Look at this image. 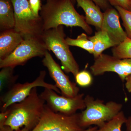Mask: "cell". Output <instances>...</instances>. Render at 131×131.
Here are the masks:
<instances>
[{
	"instance_id": "cell-19",
	"label": "cell",
	"mask_w": 131,
	"mask_h": 131,
	"mask_svg": "<svg viewBox=\"0 0 131 131\" xmlns=\"http://www.w3.org/2000/svg\"><path fill=\"white\" fill-rule=\"evenodd\" d=\"M86 34L83 33L78 36L75 39L67 37L66 41L67 44L70 46H76L84 49L89 53L93 54L94 51V44L89 40Z\"/></svg>"
},
{
	"instance_id": "cell-25",
	"label": "cell",
	"mask_w": 131,
	"mask_h": 131,
	"mask_svg": "<svg viewBox=\"0 0 131 131\" xmlns=\"http://www.w3.org/2000/svg\"><path fill=\"white\" fill-rule=\"evenodd\" d=\"M73 3L75 2L76 0H71ZM95 4L103 9L106 10L108 8H109V6L107 0H91Z\"/></svg>"
},
{
	"instance_id": "cell-31",
	"label": "cell",
	"mask_w": 131,
	"mask_h": 131,
	"mask_svg": "<svg viewBox=\"0 0 131 131\" xmlns=\"http://www.w3.org/2000/svg\"><path fill=\"white\" fill-rule=\"evenodd\" d=\"M29 131L28 130H26V129H24L23 128V129H21V130H19L17 131Z\"/></svg>"
},
{
	"instance_id": "cell-11",
	"label": "cell",
	"mask_w": 131,
	"mask_h": 131,
	"mask_svg": "<svg viewBox=\"0 0 131 131\" xmlns=\"http://www.w3.org/2000/svg\"><path fill=\"white\" fill-rule=\"evenodd\" d=\"M42 62L47 68L50 76L55 82V85L61 91L62 95L73 98L79 94L80 89L76 83L70 81L48 51L46 52Z\"/></svg>"
},
{
	"instance_id": "cell-13",
	"label": "cell",
	"mask_w": 131,
	"mask_h": 131,
	"mask_svg": "<svg viewBox=\"0 0 131 131\" xmlns=\"http://www.w3.org/2000/svg\"><path fill=\"white\" fill-rule=\"evenodd\" d=\"M24 40L14 28L2 31L0 35V59L9 56Z\"/></svg>"
},
{
	"instance_id": "cell-20",
	"label": "cell",
	"mask_w": 131,
	"mask_h": 131,
	"mask_svg": "<svg viewBox=\"0 0 131 131\" xmlns=\"http://www.w3.org/2000/svg\"><path fill=\"white\" fill-rule=\"evenodd\" d=\"M113 56L120 59H131V39L127 37L112 50Z\"/></svg>"
},
{
	"instance_id": "cell-12",
	"label": "cell",
	"mask_w": 131,
	"mask_h": 131,
	"mask_svg": "<svg viewBox=\"0 0 131 131\" xmlns=\"http://www.w3.org/2000/svg\"><path fill=\"white\" fill-rule=\"evenodd\" d=\"M119 14L117 9L108 8L103 13L101 30L105 32L115 46L123 42L127 38L119 21Z\"/></svg>"
},
{
	"instance_id": "cell-21",
	"label": "cell",
	"mask_w": 131,
	"mask_h": 131,
	"mask_svg": "<svg viewBox=\"0 0 131 131\" xmlns=\"http://www.w3.org/2000/svg\"><path fill=\"white\" fill-rule=\"evenodd\" d=\"M114 7L122 19L127 37L131 39V11L118 6H115Z\"/></svg>"
},
{
	"instance_id": "cell-10",
	"label": "cell",
	"mask_w": 131,
	"mask_h": 131,
	"mask_svg": "<svg viewBox=\"0 0 131 131\" xmlns=\"http://www.w3.org/2000/svg\"><path fill=\"white\" fill-rule=\"evenodd\" d=\"M91 73L95 76L107 72L117 73L122 82L131 75V59H120L113 56L102 54L95 59L94 62L90 67Z\"/></svg>"
},
{
	"instance_id": "cell-23",
	"label": "cell",
	"mask_w": 131,
	"mask_h": 131,
	"mask_svg": "<svg viewBox=\"0 0 131 131\" xmlns=\"http://www.w3.org/2000/svg\"><path fill=\"white\" fill-rule=\"evenodd\" d=\"M28 1L33 13L37 17H40L39 12L42 8L41 0H28Z\"/></svg>"
},
{
	"instance_id": "cell-27",
	"label": "cell",
	"mask_w": 131,
	"mask_h": 131,
	"mask_svg": "<svg viewBox=\"0 0 131 131\" xmlns=\"http://www.w3.org/2000/svg\"><path fill=\"white\" fill-rule=\"evenodd\" d=\"M125 81L126 88L127 91L131 93V75L126 77Z\"/></svg>"
},
{
	"instance_id": "cell-9",
	"label": "cell",
	"mask_w": 131,
	"mask_h": 131,
	"mask_svg": "<svg viewBox=\"0 0 131 131\" xmlns=\"http://www.w3.org/2000/svg\"><path fill=\"white\" fill-rule=\"evenodd\" d=\"M39 95L48 107L55 112L72 115L78 110H84L86 108L83 93L70 98L59 95L53 90L45 88Z\"/></svg>"
},
{
	"instance_id": "cell-4",
	"label": "cell",
	"mask_w": 131,
	"mask_h": 131,
	"mask_svg": "<svg viewBox=\"0 0 131 131\" xmlns=\"http://www.w3.org/2000/svg\"><path fill=\"white\" fill-rule=\"evenodd\" d=\"M63 26L44 31L41 39L47 50L51 51L61 61L64 72L76 76L80 71L79 66L75 60L66 41Z\"/></svg>"
},
{
	"instance_id": "cell-29",
	"label": "cell",
	"mask_w": 131,
	"mask_h": 131,
	"mask_svg": "<svg viewBox=\"0 0 131 131\" xmlns=\"http://www.w3.org/2000/svg\"><path fill=\"white\" fill-rule=\"evenodd\" d=\"M0 131H14L12 128L7 125H5L0 127Z\"/></svg>"
},
{
	"instance_id": "cell-26",
	"label": "cell",
	"mask_w": 131,
	"mask_h": 131,
	"mask_svg": "<svg viewBox=\"0 0 131 131\" xmlns=\"http://www.w3.org/2000/svg\"><path fill=\"white\" fill-rule=\"evenodd\" d=\"M9 110L8 108L5 112H1L0 113V127L5 125V122L9 115Z\"/></svg>"
},
{
	"instance_id": "cell-28",
	"label": "cell",
	"mask_w": 131,
	"mask_h": 131,
	"mask_svg": "<svg viewBox=\"0 0 131 131\" xmlns=\"http://www.w3.org/2000/svg\"><path fill=\"white\" fill-rule=\"evenodd\" d=\"M125 124L126 126V131H131V116L127 119L126 122Z\"/></svg>"
},
{
	"instance_id": "cell-1",
	"label": "cell",
	"mask_w": 131,
	"mask_h": 131,
	"mask_svg": "<svg viewBox=\"0 0 131 131\" xmlns=\"http://www.w3.org/2000/svg\"><path fill=\"white\" fill-rule=\"evenodd\" d=\"M40 16L44 31L65 25L79 27L88 34L93 32L85 17L77 12L71 0H47L42 6Z\"/></svg>"
},
{
	"instance_id": "cell-17",
	"label": "cell",
	"mask_w": 131,
	"mask_h": 131,
	"mask_svg": "<svg viewBox=\"0 0 131 131\" xmlns=\"http://www.w3.org/2000/svg\"><path fill=\"white\" fill-rule=\"evenodd\" d=\"M11 67L2 68L0 72V91L1 93L10 89L15 84L18 76L14 74V69Z\"/></svg>"
},
{
	"instance_id": "cell-32",
	"label": "cell",
	"mask_w": 131,
	"mask_h": 131,
	"mask_svg": "<svg viewBox=\"0 0 131 131\" xmlns=\"http://www.w3.org/2000/svg\"><path fill=\"white\" fill-rule=\"evenodd\" d=\"M130 11H131V0L130 1Z\"/></svg>"
},
{
	"instance_id": "cell-5",
	"label": "cell",
	"mask_w": 131,
	"mask_h": 131,
	"mask_svg": "<svg viewBox=\"0 0 131 131\" xmlns=\"http://www.w3.org/2000/svg\"><path fill=\"white\" fill-rule=\"evenodd\" d=\"M14 9L15 25L14 29L24 39L41 38L43 32L40 16L37 17L31 9L27 0H11Z\"/></svg>"
},
{
	"instance_id": "cell-24",
	"label": "cell",
	"mask_w": 131,
	"mask_h": 131,
	"mask_svg": "<svg viewBox=\"0 0 131 131\" xmlns=\"http://www.w3.org/2000/svg\"><path fill=\"white\" fill-rule=\"evenodd\" d=\"M113 6H118L124 9L130 10L131 0H108Z\"/></svg>"
},
{
	"instance_id": "cell-6",
	"label": "cell",
	"mask_w": 131,
	"mask_h": 131,
	"mask_svg": "<svg viewBox=\"0 0 131 131\" xmlns=\"http://www.w3.org/2000/svg\"><path fill=\"white\" fill-rule=\"evenodd\" d=\"M79 118V113L68 115L55 112L45 104L38 123L31 131H82Z\"/></svg>"
},
{
	"instance_id": "cell-18",
	"label": "cell",
	"mask_w": 131,
	"mask_h": 131,
	"mask_svg": "<svg viewBox=\"0 0 131 131\" xmlns=\"http://www.w3.org/2000/svg\"><path fill=\"white\" fill-rule=\"evenodd\" d=\"M127 119L122 110L112 119L94 131H122V125L126 122Z\"/></svg>"
},
{
	"instance_id": "cell-15",
	"label": "cell",
	"mask_w": 131,
	"mask_h": 131,
	"mask_svg": "<svg viewBox=\"0 0 131 131\" xmlns=\"http://www.w3.org/2000/svg\"><path fill=\"white\" fill-rule=\"evenodd\" d=\"M14 9L11 0H0V28L2 31L14 28Z\"/></svg>"
},
{
	"instance_id": "cell-7",
	"label": "cell",
	"mask_w": 131,
	"mask_h": 131,
	"mask_svg": "<svg viewBox=\"0 0 131 131\" xmlns=\"http://www.w3.org/2000/svg\"><path fill=\"white\" fill-rule=\"evenodd\" d=\"M47 51L40 38L25 39L9 56L0 59V68L24 65L33 58L44 57Z\"/></svg>"
},
{
	"instance_id": "cell-2",
	"label": "cell",
	"mask_w": 131,
	"mask_h": 131,
	"mask_svg": "<svg viewBox=\"0 0 131 131\" xmlns=\"http://www.w3.org/2000/svg\"><path fill=\"white\" fill-rule=\"evenodd\" d=\"M45 103L38 94L37 87L34 88L25 100L8 108L9 114L5 125L8 126L14 131L20 130L23 127L24 129L32 130L40 120Z\"/></svg>"
},
{
	"instance_id": "cell-16",
	"label": "cell",
	"mask_w": 131,
	"mask_h": 131,
	"mask_svg": "<svg viewBox=\"0 0 131 131\" xmlns=\"http://www.w3.org/2000/svg\"><path fill=\"white\" fill-rule=\"evenodd\" d=\"M88 38L94 44L93 55L95 59L100 56L106 49L115 46L106 34L101 30L95 32L94 36Z\"/></svg>"
},
{
	"instance_id": "cell-30",
	"label": "cell",
	"mask_w": 131,
	"mask_h": 131,
	"mask_svg": "<svg viewBox=\"0 0 131 131\" xmlns=\"http://www.w3.org/2000/svg\"><path fill=\"white\" fill-rule=\"evenodd\" d=\"M98 128V127L95 126L94 127H91L87 129H84L82 131H94Z\"/></svg>"
},
{
	"instance_id": "cell-22",
	"label": "cell",
	"mask_w": 131,
	"mask_h": 131,
	"mask_svg": "<svg viewBox=\"0 0 131 131\" xmlns=\"http://www.w3.org/2000/svg\"><path fill=\"white\" fill-rule=\"evenodd\" d=\"M76 83L80 86H89L93 83V78L90 73L86 70L79 71L75 77Z\"/></svg>"
},
{
	"instance_id": "cell-8",
	"label": "cell",
	"mask_w": 131,
	"mask_h": 131,
	"mask_svg": "<svg viewBox=\"0 0 131 131\" xmlns=\"http://www.w3.org/2000/svg\"><path fill=\"white\" fill-rule=\"evenodd\" d=\"M46 74L45 71H41L39 75L33 81L15 83L10 89L6 91L1 96V112H5L13 104L24 101L30 95L33 89L35 87L50 89L58 94H61V91L55 84H50L45 81Z\"/></svg>"
},
{
	"instance_id": "cell-14",
	"label": "cell",
	"mask_w": 131,
	"mask_h": 131,
	"mask_svg": "<svg viewBox=\"0 0 131 131\" xmlns=\"http://www.w3.org/2000/svg\"><path fill=\"white\" fill-rule=\"evenodd\" d=\"M78 7L82 8L85 13V21L89 25L101 30L103 21V13L100 8L91 0H76Z\"/></svg>"
},
{
	"instance_id": "cell-3",
	"label": "cell",
	"mask_w": 131,
	"mask_h": 131,
	"mask_svg": "<svg viewBox=\"0 0 131 131\" xmlns=\"http://www.w3.org/2000/svg\"><path fill=\"white\" fill-rule=\"evenodd\" d=\"M84 100L86 108L79 113V124L83 129L92 125L101 127L122 111V104L113 101L105 103L89 95L84 96Z\"/></svg>"
}]
</instances>
